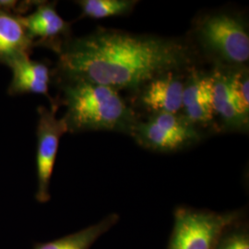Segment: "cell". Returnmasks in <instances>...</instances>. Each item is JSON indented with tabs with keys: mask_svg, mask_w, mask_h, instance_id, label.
<instances>
[{
	"mask_svg": "<svg viewBox=\"0 0 249 249\" xmlns=\"http://www.w3.org/2000/svg\"><path fill=\"white\" fill-rule=\"evenodd\" d=\"M242 217L240 211L220 213L178 207L167 249H214L223 230Z\"/></svg>",
	"mask_w": 249,
	"mask_h": 249,
	"instance_id": "4",
	"label": "cell"
},
{
	"mask_svg": "<svg viewBox=\"0 0 249 249\" xmlns=\"http://www.w3.org/2000/svg\"><path fill=\"white\" fill-rule=\"evenodd\" d=\"M184 83L182 72H169L148 82L137 93L139 106L151 115L179 114L182 110Z\"/></svg>",
	"mask_w": 249,
	"mask_h": 249,
	"instance_id": "9",
	"label": "cell"
},
{
	"mask_svg": "<svg viewBox=\"0 0 249 249\" xmlns=\"http://www.w3.org/2000/svg\"><path fill=\"white\" fill-rule=\"evenodd\" d=\"M52 76L58 83L87 81L137 93L151 80L195 67L187 41L97 28L63 45Z\"/></svg>",
	"mask_w": 249,
	"mask_h": 249,
	"instance_id": "1",
	"label": "cell"
},
{
	"mask_svg": "<svg viewBox=\"0 0 249 249\" xmlns=\"http://www.w3.org/2000/svg\"><path fill=\"white\" fill-rule=\"evenodd\" d=\"M138 1L134 0H80L77 4L82 17L99 19L129 14Z\"/></svg>",
	"mask_w": 249,
	"mask_h": 249,
	"instance_id": "13",
	"label": "cell"
},
{
	"mask_svg": "<svg viewBox=\"0 0 249 249\" xmlns=\"http://www.w3.org/2000/svg\"><path fill=\"white\" fill-rule=\"evenodd\" d=\"M55 6V2H38L36 10L20 16V20L34 47L43 46L58 53L72 38L71 26L59 16Z\"/></svg>",
	"mask_w": 249,
	"mask_h": 249,
	"instance_id": "7",
	"label": "cell"
},
{
	"mask_svg": "<svg viewBox=\"0 0 249 249\" xmlns=\"http://www.w3.org/2000/svg\"><path fill=\"white\" fill-rule=\"evenodd\" d=\"M9 68L12 71V80L8 89L9 95L43 94L50 99L51 104L53 103L54 99L48 93L52 71L45 62L32 60L28 56L12 63Z\"/></svg>",
	"mask_w": 249,
	"mask_h": 249,
	"instance_id": "10",
	"label": "cell"
},
{
	"mask_svg": "<svg viewBox=\"0 0 249 249\" xmlns=\"http://www.w3.org/2000/svg\"><path fill=\"white\" fill-rule=\"evenodd\" d=\"M213 78V104L214 114L220 117L223 129L248 131L249 121L239 115L233 105L229 87L228 70L215 68L212 72Z\"/></svg>",
	"mask_w": 249,
	"mask_h": 249,
	"instance_id": "12",
	"label": "cell"
},
{
	"mask_svg": "<svg viewBox=\"0 0 249 249\" xmlns=\"http://www.w3.org/2000/svg\"><path fill=\"white\" fill-rule=\"evenodd\" d=\"M214 249H249L248 222L242 217L229 224L220 235Z\"/></svg>",
	"mask_w": 249,
	"mask_h": 249,
	"instance_id": "15",
	"label": "cell"
},
{
	"mask_svg": "<svg viewBox=\"0 0 249 249\" xmlns=\"http://www.w3.org/2000/svg\"><path fill=\"white\" fill-rule=\"evenodd\" d=\"M213 78L212 73H204L191 68L184 83L182 116L196 127L208 126L213 122Z\"/></svg>",
	"mask_w": 249,
	"mask_h": 249,
	"instance_id": "8",
	"label": "cell"
},
{
	"mask_svg": "<svg viewBox=\"0 0 249 249\" xmlns=\"http://www.w3.org/2000/svg\"><path fill=\"white\" fill-rule=\"evenodd\" d=\"M34 44L20 16L0 9V64L10 66L32 53Z\"/></svg>",
	"mask_w": 249,
	"mask_h": 249,
	"instance_id": "11",
	"label": "cell"
},
{
	"mask_svg": "<svg viewBox=\"0 0 249 249\" xmlns=\"http://www.w3.org/2000/svg\"><path fill=\"white\" fill-rule=\"evenodd\" d=\"M193 33L201 53L215 68L231 70L249 63V27L240 14L231 11L206 14L196 20Z\"/></svg>",
	"mask_w": 249,
	"mask_h": 249,
	"instance_id": "3",
	"label": "cell"
},
{
	"mask_svg": "<svg viewBox=\"0 0 249 249\" xmlns=\"http://www.w3.org/2000/svg\"><path fill=\"white\" fill-rule=\"evenodd\" d=\"M58 107V101L57 99H54L50 109L44 107H38L37 109V190L36 198L40 203H46L50 199V182L59 142L63 135L68 132L64 119H57L55 116Z\"/></svg>",
	"mask_w": 249,
	"mask_h": 249,
	"instance_id": "6",
	"label": "cell"
},
{
	"mask_svg": "<svg viewBox=\"0 0 249 249\" xmlns=\"http://www.w3.org/2000/svg\"><path fill=\"white\" fill-rule=\"evenodd\" d=\"M130 136L144 149L157 152H175L198 142L201 134L181 114L151 115L147 121L134 125Z\"/></svg>",
	"mask_w": 249,
	"mask_h": 249,
	"instance_id": "5",
	"label": "cell"
},
{
	"mask_svg": "<svg viewBox=\"0 0 249 249\" xmlns=\"http://www.w3.org/2000/svg\"><path fill=\"white\" fill-rule=\"evenodd\" d=\"M227 70L233 105L239 115L249 122V69L242 67Z\"/></svg>",
	"mask_w": 249,
	"mask_h": 249,
	"instance_id": "14",
	"label": "cell"
},
{
	"mask_svg": "<svg viewBox=\"0 0 249 249\" xmlns=\"http://www.w3.org/2000/svg\"><path fill=\"white\" fill-rule=\"evenodd\" d=\"M59 85L62 96L57 101L67 109L62 118L68 132L104 130L130 135L140 120L116 89L87 81Z\"/></svg>",
	"mask_w": 249,
	"mask_h": 249,
	"instance_id": "2",
	"label": "cell"
}]
</instances>
